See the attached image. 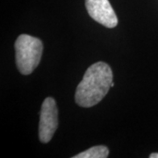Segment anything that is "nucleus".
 <instances>
[{
    "instance_id": "obj_4",
    "label": "nucleus",
    "mask_w": 158,
    "mask_h": 158,
    "mask_svg": "<svg viewBox=\"0 0 158 158\" xmlns=\"http://www.w3.org/2000/svg\"><path fill=\"white\" fill-rule=\"evenodd\" d=\"M85 6L90 17L104 27L113 28L118 25V18L109 0H85Z\"/></svg>"
},
{
    "instance_id": "obj_5",
    "label": "nucleus",
    "mask_w": 158,
    "mask_h": 158,
    "mask_svg": "<svg viewBox=\"0 0 158 158\" xmlns=\"http://www.w3.org/2000/svg\"><path fill=\"white\" fill-rule=\"evenodd\" d=\"M109 156V149L107 147L98 145L91 147L89 149L79 153L74 158H106Z\"/></svg>"
},
{
    "instance_id": "obj_1",
    "label": "nucleus",
    "mask_w": 158,
    "mask_h": 158,
    "mask_svg": "<svg viewBox=\"0 0 158 158\" xmlns=\"http://www.w3.org/2000/svg\"><path fill=\"white\" fill-rule=\"evenodd\" d=\"M113 75L111 67L104 62L90 65L77 87L76 103L81 107L96 106L105 98L111 88Z\"/></svg>"
},
{
    "instance_id": "obj_2",
    "label": "nucleus",
    "mask_w": 158,
    "mask_h": 158,
    "mask_svg": "<svg viewBox=\"0 0 158 158\" xmlns=\"http://www.w3.org/2000/svg\"><path fill=\"white\" fill-rule=\"evenodd\" d=\"M16 65L22 75H30L38 67L42 52L41 40L28 34H21L15 42Z\"/></svg>"
},
{
    "instance_id": "obj_7",
    "label": "nucleus",
    "mask_w": 158,
    "mask_h": 158,
    "mask_svg": "<svg viewBox=\"0 0 158 158\" xmlns=\"http://www.w3.org/2000/svg\"><path fill=\"white\" fill-rule=\"evenodd\" d=\"M113 86H114V84H113V83L111 84V87H113Z\"/></svg>"
},
{
    "instance_id": "obj_3",
    "label": "nucleus",
    "mask_w": 158,
    "mask_h": 158,
    "mask_svg": "<svg viewBox=\"0 0 158 158\" xmlns=\"http://www.w3.org/2000/svg\"><path fill=\"white\" fill-rule=\"evenodd\" d=\"M58 127V109L53 98H47L40 109L39 138L42 143H48L53 138Z\"/></svg>"
},
{
    "instance_id": "obj_6",
    "label": "nucleus",
    "mask_w": 158,
    "mask_h": 158,
    "mask_svg": "<svg viewBox=\"0 0 158 158\" xmlns=\"http://www.w3.org/2000/svg\"><path fill=\"white\" fill-rule=\"evenodd\" d=\"M149 157L150 158H158V153H152V154H150Z\"/></svg>"
}]
</instances>
